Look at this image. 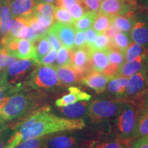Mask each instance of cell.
<instances>
[{"mask_svg": "<svg viewBox=\"0 0 148 148\" xmlns=\"http://www.w3.org/2000/svg\"><path fill=\"white\" fill-rule=\"evenodd\" d=\"M84 126V121L82 119L59 117L50 112L49 108L44 107L23 120L15 127L14 132L21 135L23 141L53 133L81 130Z\"/></svg>", "mask_w": 148, "mask_h": 148, "instance_id": "6da1fadb", "label": "cell"}, {"mask_svg": "<svg viewBox=\"0 0 148 148\" xmlns=\"http://www.w3.org/2000/svg\"><path fill=\"white\" fill-rule=\"evenodd\" d=\"M43 95L40 92L14 94L0 108V118L5 121H11L21 117L39 106L43 99Z\"/></svg>", "mask_w": 148, "mask_h": 148, "instance_id": "7a4b0ae2", "label": "cell"}, {"mask_svg": "<svg viewBox=\"0 0 148 148\" xmlns=\"http://www.w3.org/2000/svg\"><path fill=\"white\" fill-rule=\"evenodd\" d=\"M37 64L38 62L34 59L16 60L8 67L0 71V84L8 86L23 84V79L25 81Z\"/></svg>", "mask_w": 148, "mask_h": 148, "instance_id": "3957f363", "label": "cell"}, {"mask_svg": "<svg viewBox=\"0 0 148 148\" xmlns=\"http://www.w3.org/2000/svg\"><path fill=\"white\" fill-rule=\"evenodd\" d=\"M24 86L33 89H53L60 85L55 66L38 63L23 83Z\"/></svg>", "mask_w": 148, "mask_h": 148, "instance_id": "277c9868", "label": "cell"}, {"mask_svg": "<svg viewBox=\"0 0 148 148\" xmlns=\"http://www.w3.org/2000/svg\"><path fill=\"white\" fill-rule=\"evenodd\" d=\"M0 45L9 55L16 59H36L34 42L25 38H17L6 35L0 40Z\"/></svg>", "mask_w": 148, "mask_h": 148, "instance_id": "5b68a950", "label": "cell"}, {"mask_svg": "<svg viewBox=\"0 0 148 148\" xmlns=\"http://www.w3.org/2000/svg\"><path fill=\"white\" fill-rule=\"evenodd\" d=\"M140 111L130 105L123 106L118 116L116 126L121 137L124 139L134 138Z\"/></svg>", "mask_w": 148, "mask_h": 148, "instance_id": "8992f818", "label": "cell"}, {"mask_svg": "<svg viewBox=\"0 0 148 148\" xmlns=\"http://www.w3.org/2000/svg\"><path fill=\"white\" fill-rule=\"evenodd\" d=\"M148 92V78L143 69L129 77L124 97H130L137 101H145Z\"/></svg>", "mask_w": 148, "mask_h": 148, "instance_id": "52a82bcc", "label": "cell"}, {"mask_svg": "<svg viewBox=\"0 0 148 148\" xmlns=\"http://www.w3.org/2000/svg\"><path fill=\"white\" fill-rule=\"evenodd\" d=\"M88 112L94 121H101L119 113L120 106L118 103L112 101L95 100L90 103Z\"/></svg>", "mask_w": 148, "mask_h": 148, "instance_id": "ba28073f", "label": "cell"}, {"mask_svg": "<svg viewBox=\"0 0 148 148\" xmlns=\"http://www.w3.org/2000/svg\"><path fill=\"white\" fill-rule=\"evenodd\" d=\"M135 1L132 0H105L99 3L98 12L116 16L134 12Z\"/></svg>", "mask_w": 148, "mask_h": 148, "instance_id": "9c48e42d", "label": "cell"}, {"mask_svg": "<svg viewBox=\"0 0 148 148\" xmlns=\"http://www.w3.org/2000/svg\"><path fill=\"white\" fill-rule=\"evenodd\" d=\"M91 49L89 46L84 45L79 48L72 49L71 66L75 69L85 75L92 71V62L90 60Z\"/></svg>", "mask_w": 148, "mask_h": 148, "instance_id": "30bf717a", "label": "cell"}, {"mask_svg": "<svg viewBox=\"0 0 148 148\" xmlns=\"http://www.w3.org/2000/svg\"><path fill=\"white\" fill-rule=\"evenodd\" d=\"M130 34L132 41L148 48V13L136 16L134 24Z\"/></svg>", "mask_w": 148, "mask_h": 148, "instance_id": "8fae6325", "label": "cell"}, {"mask_svg": "<svg viewBox=\"0 0 148 148\" xmlns=\"http://www.w3.org/2000/svg\"><path fill=\"white\" fill-rule=\"evenodd\" d=\"M49 29L58 36L63 47L69 49H73L75 29L73 24L60 23L57 22L53 23Z\"/></svg>", "mask_w": 148, "mask_h": 148, "instance_id": "7c38bea8", "label": "cell"}, {"mask_svg": "<svg viewBox=\"0 0 148 148\" xmlns=\"http://www.w3.org/2000/svg\"><path fill=\"white\" fill-rule=\"evenodd\" d=\"M36 0H9L8 5L12 18H29L34 14Z\"/></svg>", "mask_w": 148, "mask_h": 148, "instance_id": "4fadbf2b", "label": "cell"}, {"mask_svg": "<svg viewBox=\"0 0 148 148\" xmlns=\"http://www.w3.org/2000/svg\"><path fill=\"white\" fill-rule=\"evenodd\" d=\"M60 84L68 86L81 82L85 74L75 69L72 66H55Z\"/></svg>", "mask_w": 148, "mask_h": 148, "instance_id": "5bb4252c", "label": "cell"}, {"mask_svg": "<svg viewBox=\"0 0 148 148\" xmlns=\"http://www.w3.org/2000/svg\"><path fill=\"white\" fill-rule=\"evenodd\" d=\"M109 79L110 77L103 73L92 70L84 75L81 82L97 93H101L106 89Z\"/></svg>", "mask_w": 148, "mask_h": 148, "instance_id": "9a60e30c", "label": "cell"}, {"mask_svg": "<svg viewBox=\"0 0 148 148\" xmlns=\"http://www.w3.org/2000/svg\"><path fill=\"white\" fill-rule=\"evenodd\" d=\"M53 6L54 5L50 3H38L34 14L38 23L47 29L54 22Z\"/></svg>", "mask_w": 148, "mask_h": 148, "instance_id": "2e32d148", "label": "cell"}, {"mask_svg": "<svg viewBox=\"0 0 148 148\" xmlns=\"http://www.w3.org/2000/svg\"><path fill=\"white\" fill-rule=\"evenodd\" d=\"M80 145V139L69 135H58L47 137L46 148H77Z\"/></svg>", "mask_w": 148, "mask_h": 148, "instance_id": "e0dca14e", "label": "cell"}, {"mask_svg": "<svg viewBox=\"0 0 148 148\" xmlns=\"http://www.w3.org/2000/svg\"><path fill=\"white\" fill-rule=\"evenodd\" d=\"M69 94L62 96L56 101V105L58 107H62L66 105L77 102L79 101H88L91 96L87 92L82 91L79 88L71 86L69 88Z\"/></svg>", "mask_w": 148, "mask_h": 148, "instance_id": "ac0fdd59", "label": "cell"}, {"mask_svg": "<svg viewBox=\"0 0 148 148\" xmlns=\"http://www.w3.org/2000/svg\"><path fill=\"white\" fill-rule=\"evenodd\" d=\"M107 84V90L118 97H124L125 89L128 84L129 79L126 77L116 75L110 77Z\"/></svg>", "mask_w": 148, "mask_h": 148, "instance_id": "d6986e66", "label": "cell"}, {"mask_svg": "<svg viewBox=\"0 0 148 148\" xmlns=\"http://www.w3.org/2000/svg\"><path fill=\"white\" fill-rule=\"evenodd\" d=\"M146 56L147 54L140 56L131 62H124V63L119 67L118 75L128 77L143 69Z\"/></svg>", "mask_w": 148, "mask_h": 148, "instance_id": "ffe728a7", "label": "cell"}, {"mask_svg": "<svg viewBox=\"0 0 148 148\" xmlns=\"http://www.w3.org/2000/svg\"><path fill=\"white\" fill-rule=\"evenodd\" d=\"M135 19L136 16L134 14V12H130L127 14L114 16L112 24L121 32L130 33L134 25Z\"/></svg>", "mask_w": 148, "mask_h": 148, "instance_id": "44dd1931", "label": "cell"}, {"mask_svg": "<svg viewBox=\"0 0 148 148\" xmlns=\"http://www.w3.org/2000/svg\"><path fill=\"white\" fill-rule=\"evenodd\" d=\"M90 60L92 62V70L102 72L109 64L106 50H93L90 53Z\"/></svg>", "mask_w": 148, "mask_h": 148, "instance_id": "7402d4cb", "label": "cell"}, {"mask_svg": "<svg viewBox=\"0 0 148 148\" xmlns=\"http://www.w3.org/2000/svg\"><path fill=\"white\" fill-rule=\"evenodd\" d=\"M60 112L64 115L71 118H77L84 115L86 112L87 103L75 102L66 106L59 107Z\"/></svg>", "mask_w": 148, "mask_h": 148, "instance_id": "603a6c76", "label": "cell"}, {"mask_svg": "<svg viewBox=\"0 0 148 148\" xmlns=\"http://www.w3.org/2000/svg\"><path fill=\"white\" fill-rule=\"evenodd\" d=\"M12 18L8 3H0V40L8 32V24Z\"/></svg>", "mask_w": 148, "mask_h": 148, "instance_id": "cb8c5ba5", "label": "cell"}, {"mask_svg": "<svg viewBox=\"0 0 148 148\" xmlns=\"http://www.w3.org/2000/svg\"><path fill=\"white\" fill-rule=\"evenodd\" d=\"M113 17L114 16L110 14L97 12L92 23V28H93L98 33L104 32L112 25Z\"/></svg>", "mask_w": 148, "mask_h": 148, "instance_id": "d4e9b609", "label": "cell"}, {"mask_svg": "<svg viewBox=\"0 0 148 148\" xmlns=\"http://www.w3.org/2000/svg\"><path fill=\"white\" fill-rule=\"evenodd\" d=\"M148 136V109L143 108L140 110L134 138Z\"/></svg>", "mask_w": 148, "mask_h": 148, "instance_id": "484cf974", "label": "cell"}, {"mask_svg": "<svg viewBox=\"0 0 148 148\" xmlns=\"http://www.w3.org/2000/svg\"><path fill=\"white\" fill-rule=\"evenodd\" d=\"M33 42H34L35 53H36L35 60L38 63L39 61L50 51L51 45L45 34L40 36L38 39Z\"/></svg>", "mask_w": 148, "mask_h": 148, "instance_id": "4316f807", "label": "cell"}, {"mask_svg": "<svg viewBox=\"0 0 148 148\" xmlns=\"http://www.w3.org/2000/svg\"><path fill=\"white\" fill-rule=\"evenodd\" d=\"M148 53V48L138 45L134 41L130 42L124 53L125 60L126 62H131L140 56Z\"/></svg>", "mask_w": 148, "mask_h": 148, "instance_id": "83f0119b", "label": "cell"}, {"mask_svg": "<svg viewBox=\"0 0 148 148\" xmlns=\"http://www.w3.org/2000/svg\"><path fill=\"white\" fill-rule=\"evenodd\" d=\"M97 13L94 11H87L80 18L75 21L73 25L75 30L86 31L91 27Z\"/></svg>", "mask_w": 148, "mask_h": 148, "instance_id": "f1b7e54d", "label": "cell"}, {"mask_svg": "<svg viewBox=\"0 0 148 148\" xmlns=\"http://www.w3.org/2000/svg\"><path fill=\"white\" fill-rule=\"evenodd\" d=\"M110 40L112 43L123 53H125L130 42L132 41L130 33L121 32V31L116 34L113 38Z\"/></svg>", "mask_w": 148, "mask_h": 148, "instance_id": "f546056e", "label": "cell"}, {"mask_svg": "<svg viewBox=\"0 0 148 148\" xmlns=\"http://www.w3.org/2000/svg\"><path fill=\"white\" fill-rule=\"evenodd\" d=\"M107 54H108V60L110 61L111 63L116 64L119 66H121L122 64L124 63V53L121 52L119 49H118L112 43L111 40L109 42L108 49H107Z\"/></svg>", "mask_w": 148, "mask_h": 148, "instance_id": "4dcf8cb0", "label": "cell"}, {"mask_svg": "<svg viewBox=\"0 0 148 148\" xmlns=\"http://www.w3.org/2000/svg\"><path fill=\"white\" fill-rule=\"evenodd\" d=\"M53 16L54 21L58 23L65 24H73L75 20L66 9L62 7L54 5L53 6Z\"/></svg>", "mask_w": 148, "mask_h": 148, "instance_id": "1f68e13d", "label": "cell"}, {"mask_svg": "<svg viewBox=\"0 0 148 148\" xmlns=\"http://www.w3.org/2000/svg\"><path fill=\"white\" fill-rule=\"evenodd\" d=\"M47 137L46 136L25 140L18 143L14 148H46Z\"/></svg>", "mask_w": 148, "mask_h": 148, "instance_id": "d6a6232c", "label": "cell"}, {"mask_svg": "<svg viewBox=\"0 0 148 148\" xmlns=\"http://www.w3.org/2000/svg\"><path fill=\"white\" fill-rule=\"evenodd\" d=\"M56 62L57 66H71L72 49L61 47L57 53Z\"/></svg>", "mask_w": 148, "mask_h": 148, "instance_id": "836d02e7", "label": "cell"}, {"mask_svg": "<svg viewBox=\"0 0 148 148\" xmlns=\"http://www.w3.org/2000/svg\"><path fill=\"white\" fill-rule=\"evenodd\" d=\"M128 139L125 140H111V141L95 142L90 144V148H123L125 144L128 143Z\"/></svg>", "mask_w": 148, "mask_h": 148, "instance_id": "e575fe53", "label": "cell"}, {"mask_svg": "<svg viewBox=\"0 0 148 148\" xmlns=\"http://www.w3.org/2000/svg\"><path fill=\"white\" fill-rule=\"evenodd\" d=\"M110 39L104 33H99L93 44L90 48L93 50H106Z\"/></svg>", "mask_w": 148, "mask_h": 148, "instance_id": "d590c367", "label": "cell"}, {"mask_svg": "<svg viewBox=\"0 0 148 148\" xmlns=\"http://www.w3.org/2000/svg\"><path fill=\"white\" fill-rule=\"evenodd\" d=\"M67 10L73 16L75 21L80 18L87 11H88L82 1L80 2L75 3L71 5Z\"/></svg>", "mask_w": 148, "mask_h": 148, "instance_id": "8d00e7d4", "label": "cell"}, {"mask_svg": "<svg viewBox=\"0 0 148 148\" xmlns=\"http://www.w3.org/2000/svg\"><path fill=\"white\" fill-rule=\"evenodd\" d=\"M16 60V58L9 55L8 51L3 46L0 45V71L8 67Z\"/></svg>", "mask_w": 148, "mask_h": 148, "instance_id": "74e56055", "label": "cell"}, {"mask_svg": "<svg viewBox=\"0 0 148 148\" xmlns=\"http://www.w3.org/2000/svg\"><path fill=\"white\" fill-rule=\"evenodd\" d=\"M23 88H25L23 84L15 86H8L0 84V101H1L5 97H9V95H12L15 92L21 91Z\"/></svg>", "mask_w": 148, "mask_h": 148, "instance_id": "f35d334b", "label": "cell"}, {"mask_svg": "<svg viewBox=\"0 0 148 148\" xmlns=\"http://www.w3.org/2000/svg\"><path fill=\"white\" fill-rule=\"evenodd\" d=\"M45 36H46V38H47L49 43H50V45L51 47H52V49H54L56 50H58V49L61 47L62 44H61L58 36H57L53 32L49 30V29H48L47 32H46Z\"/></svg>", "mask_w": 148, "mask_h": 148, "instance_id": "ab89813d", "label": "cell"}, {"mask_svg": "<svg viewBox=\"0 0 148 148\" xmlns=\"http://www.w3.org/2000/svg\"><path fill=\"white\" fill-rule=\"evenodd\" d=\"M86 45V34L84 31L75 30V38H74V48H79Z\"/></svg>", "mask_w": 148, "mask_h": 148, "instance_id": "60d3db41", "label": "cell"}, {"mask_svg": "<svg viewBox=\"0 0 148 148\" xmlns=\"http://www.w3.org/2000/svg\"><path fill=\"white\" fill-rule=\"evenodd\" d=\"M57 50L54 49H51L45 56H44L41 60L39 61L38 63L42 65H51L56 60Z\"/></svg>", "mask_w": 148, "mask_h": 148, "instance_id": "b9f144b4", "label": "cell"}, {"mask_svg": "<svg viewBox=\"0 0 148 148\" xmlns=\"http://www.w3.org/2000/svg\"><path fill=\"white\" fill-rule=\"evenodd\" d=\"M13 132L8 127L0 134V148H5L8 145Z\"/></svg>", "mask_w": 148, "mask_h": 148, "instance_id": "7bdbcfd3", "label": "cell"}, {"mask_svg": "<svg viewBox=\"0 0 148 148\" xmlns=\"http://www.w3.org/2000/svg\"><path fill=\"white\" fill-rule=\"evenodd\" d=\"M119 66L114 63H109L106 68L103 70V73L109 77H112L118 75L119 70Z\"/></svg>", "mask_w": 148, "mask_h": 148, "instance_id": "ee69618b", "label": "cell"}, {"mask_svg": "<svg viewBox=\"0 0 148 148\" xmlns=\"http://www.w3.org/2000/svg\"><path fill=\"white\" fill-rule=\"evenodd\" d=\"M85 34H86V45L89 46L90 47L92 44H93L94 41L95 40L99 33L96 32L93 28L90 27L89 29H86V32H85Z\"/></svg>", "mask_w": 148, "mask_h": 148, "instance_id": "f6af8a7d", "label": "cell"}, {"mask_svg": "<svg viewBox=\"0 0 148 148\" xmlns=\"http://www.w3.org/2000/svg\"><path fill=\"white\" fill-rule=\"evenodd\" d=\"M88 11L97 12L99 7V0H81Z\"/></svg>", "mask_w": 148, "mask_h": 148, "instance_id": "bcb514c9", "label": "cell"}, {"mask_svg": "<svg viewBox=\"0 0 148 148\" xmlns=\"http://www.w3.org/2000/svg\"><path fill=\"white\" fill-rule=\"evenodd\" d=\"M132 148H148V136H142L133 142L131 145Z\"/></svg>", "mask_w": 148, "mask_h": 148, "instance_id": "7dc6e473", "label": "cell"}, {"mask_svg": "<svg viewBox=\"0 0 148 148\" xmlns=\"http://www.w3.org/2000/svg\"><path fill=\"white\" fill-rule=\"evenodd\" d=\"M81 0H56L55 5L57 6L62 7V8H65L66 10L69 8V7L74 3L80 2Z\"/></svg>", "mask_w": 148, "mask_h": 148, "instance_id": "c3c4849f", "label": "cell"}, {"mask_svg": "<svg viewBox=\"0 0 148 148\" xmlns=\"http://www.w3.org/2000/svg\"><path fill=\"white\" fill-rule=\"evenodd\" d=\"M22 141L21 136L18 133L13 132L12 136H11L10 141L6 147L5 148H14L18 143H20Z\"/></svg>", "mask_w": 148, "mask_h": 148, "instance_id": "681fc988", "label": "cell"}, {"mask_svg": "<svg viewBox=\"0 0 148 148\" xmlns=\"http://www.w3.org/2000/svg\"><path fill=\"white\" fill-rule=\"evenodd\" d=\"M119 32H120L119 29L116 28V27L113 25V24H112V25H111L109 28L107 29L103 33H104L106 35H107V36L109 37V38L111 40L113 38V37L115 36L116 34H117Z\"/></svg>", "mask_w": 148, "mask_h": 148, "instance_id": "f907efd6", "label": "cell"}, {"mask_svg": "<svg viewBox=\"0 0 148 148\" xmlns=\"http://www.w3.org/2000/svg\"><path fill=\"white\" fill-rule=\"evenodd\" d=\"M8 127V125L5 122V120H3L0 118V134L2 133L5 129H7Z\"/></svg>", "mask_w": 148, "mask_h": 148, "instance_id": "816d5d0a", "label": "cell"}, {"mask_svg": "<svg viewBox=\"0 0 148 148\" xmlns=\"http://www.w3.org/2000/svg\"><path fill=\"white\" fill-rule=\"evenodd\" d=\"M144 71L146 75H147V77L148 78V53L146 56L145 59V64H144V68H143Z\"/></svg>", "mask_w": 148, "mask_h": 148, "instance_id": "f5cc1de1", "label": "cell"}, {"mask_svg": "<svg viewBox=\"0 0 148 148\" xmlns=\"http://www.w3.org/2000/svg\"><path fill=\"white\" fill-rule=\"evenodd\" d=\"M138 2L141 6L148 10V0H138Z\"/></svg>", "mask_w": 148, "mask_h": 148, "instance_id": "db71d44e", "label": "cell"}, {"mask_svg": "<svg viewBox=\"0 0 148 148\" xmlns=\"http://www.w3.org/2000/svg\"><path fill=\"white\" fill-rule=\"evenodd\" d=\"M37 3H50V4H53L54 5V3L56 0H36Z\"/></svg>", "mask_w": 148, "mask_h": 148, "instance_id": "11a10c76", "label": "cell"}, {"mask_svg": "<svg viewBox=\"0 0 148 148\" xmlns=\"http://www.w3.org/2000/svg\"><path fill=\"white\" fill-rule=\"evenodd\" d=\"M144 108L148 109V99H145V101H144Z\"/></svg>", "mask_w": 148, "mask_h": 148, "instance_id": "9f6ffc18", "label": "cell"}, {"mask_svg": "<svg viewBox=\"0 0 148 148\" xmlns=\"http://www.w3.org/2000/svg\"><path fill=\"white\" fill-rule=\"evenodd\" d=\"M9 0H0V3H8Z\"/></svg>", "mask_w": 148, "mask_h": 148, "instance_id": "6f0895ef", "label": "cell"}, {"mask_svg": "<svg viewBox=\"0 0 148 148\" xmlns=\"http://www.w3.org/2000/svg\"><path fill=\"white\" fill-rule=\"evenodd\" d=\"M123 148H132V147H131V145H130L129 143H128L125 144V146H124V147H123Z\"/></svg>", "mask_w": 148, "mask_h": 148, "instance_id": "680465c9", "label": "cell"}, {"mask_svg": "<svg viewBox=\"0 0 148 148\" xmlns=\"http://www.w3.org/2000/svg\"><path fill=\"white\" fill-rule=\"evenodd\" d=\"M148 99V92L147 93V95H145V99Z\"/></svg>", "mask_w": 148, "mask_h": 148, "instance_id": "91938a15", "label": "cell"}, {"mask_svg": "<svg viewBox=\"0 0 148 148\" xmlns=\"http://www.w3.org/2000/svg\"><path fill=\"white\" fill-rule=\"evenodd\" d=\"M99 1H100V2H101V1H105V0H99Z\"/></svg>", "mask_w": 148, "mask_h": 148, "instance_id": "94428289", "label": "cell"}, {"mask_svg": "<svg viewBox=\"0 0 148 148\" xmlns=\"http://www.w3.org/2000/svg\"><path fill=\"white\" fill-rule=\"evenodd\" d=\"M132 1H136V0H132Z\"/></svg>", "mask_w": 148, "mask_h": 148, "instance_id": "6125c7cd", "label": "cell"}]
</instances>
